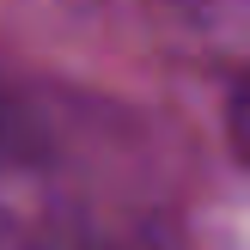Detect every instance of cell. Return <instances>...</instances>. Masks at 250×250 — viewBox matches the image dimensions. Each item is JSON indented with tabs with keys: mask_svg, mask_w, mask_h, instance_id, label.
I'll return each instance as SVG.
<instances>
[{
	"mask_svg": "<svg viewBox=\"0 0 250 250\" xmlns=\"http://www.w3.org/2000/svg\"><path fill=\"white\" fill-rule=\"evenodd\" d=\"M226 128H232V141H238V153L250 159V80L232 92V110H226Z\"/></svg>",
	"mask_w": 250,
	"mask_h": 250,
	"instance_id": "cell-1",
	"label": "cell"
}]
</instances>
